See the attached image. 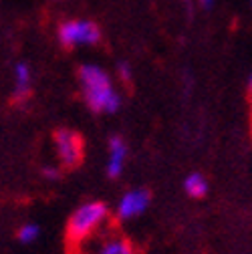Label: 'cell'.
I'll list each match as a JSON object with an SVG mask.
<instances>
[{
  "instance_id": "1",
  "label": "cell",
  "mask_w": 252,
  "mask_h": 254,
  "mask_svg": "<svg viewBox=\"0 0 252 254\" xmlns=\"http://www.w3.org/2000/svg\"><path fill=\"white\" fill-rule=\"evenodd\" d=\"M81 93L87 107L95 113H115L121 107V97L113 91L109 75L97 65H81L79 67Z\"/></svg>"
},
{
  "instance_id": "3",
  "label": "cell",
  "mask_w": 252,
  "mask_h": 254,
  "mask_svg": "<svg viewBox=\"0 0 252 254\" xmlns=\"http://www.w3.org/2000/svg\"><path fill=\"white\" fill-rule=\"evenodd\" d=\"M59 41L65 49L79 45H97L101 41V28L83 18H71L59 24Z\"/></svg>"
},
{
  "instance_id": "6",
  "label": "cell",
  "mask_w": 252,
  "mask_h": 254,
  "mask_svg": "<svg viewBox=\"0 0 252 254\" xmlns=\"http://www.w3.org/2000/svg\"><path fill=\"white\" fill-rule=\"evenodd\" d=\"M149 200H151V194L147 192V190H133V192H127L119 202L117 218L119 220H129V218L139 216L149 206Z\"/></svg>"
},
{
  "instance_id": "2",
  "label": "cell",
  "mask_w": 252,
  "mask_h": 254,
  "mask_svg": "<svg viewBox=\"0 0 252 254\" xmlns=\"http://www.w3.org/2000/svg\"><path fill=\"white\" fill-rule=\"evenodd\" d=\"M109 218V208L103 202H89L75 210L67 222V252L77 254L93 236L103 230Z\"/></svg>"
},
{
  "instance_id": "4",
  "label": "cell",
  "mask_w": 252,
  "mask_h": 254,
  "mask_svg": "<svg viewBox=\"0 0 252 254\" xmlns=\"http://www.w3.org/2000/svg\"><path fill=\"white\" fill-rule=\"evenodd\" d=\"M53 143L61 160V166L65 170H77L83 164L85 143H83L81 133L73 129H57L53 133Z\"/></svg>"
},
{
  "instance_id": "8",
  "label": "cell",
  "mask_w": 252,
  "mask_h": 254,
  "mask_svg": "<svg viewBox=\"0 0 252 254\" xmlns=\"http://www.w3.org/2000/svg\"><path fill=\"white\" fill-rule=\"evenodd\" d=\"M109 151H111V160L107 164V174H109V178H117L123 170L125 155H127V145H125L123 137L111 135L109 137Z\"/></svg>"
},
{
  "instance_id": "5",
  "label": "cell",
  "mask_w": 252,
  "mask_h": 254,
  "mask_svg": "<svg viewBox=\"0 0 252 254\" xmlns=\"http://www.w3.org/2000/svg\"><path fill=\"white\" fill-rule=\"evenodd\" d=\"M77 254H137L127 236H121L115 228H105L93 236Z\"/></svg>"
},
{
  "instance_id": "13",
  "label": "cell",
  "mask_w": 252,
  "mask_h": 254,
  "mask_svg": "<svg viewBox=\"0 0 252 254\" xmlns=\"http://www.w3.org/2000/svg\"><path fill=\"white\" fill-rule=\"evenodd\" d=\"M214 2H216V0H200V4H202L204 8H212V6H214Z\"/></svg>"
},
{
  "instance_id": "11",
  "label": "cell",
  "mask_w": 252,
  "mask_h": 254,
  "mask_svg": "<svg viewBox=\"0 0 252 254\" xmlns=\"http://www.w3.org/2000/svg\"><path fill=\"white\" fill-rule=\"evenodd\" d=\"M117 75H119V79H121L123 83H129V81H131V67H129L125 61L117 63Z\"/></svg>"
},
{
  "instance_id": "7",
  "label": "cell",
  "mask_w": 252,
  "mask_h": 254,
  "mask_svg": "<svg viewBox=\"0 0 252 254\" xmlns=\"http://www.w3.org/2000/svg\"><path fill=\"white\" fill-rule=\"evenodd\" d=\"M14 77H16V83H14V93H12L10 103L14 107H20L30 97V67L26 65V63H16L14 65Z\"/></svg>"
},
{
  "instance_id": "14",
  "label": "cell",
  "mask_w": 252,
  "mask_h": 254,
  "mask_svg": "<svg viewBox=\"0 0 252 254\" xmlns=\"http://www.w3.org/2000/svg\"><path fill=\"white\" fill-rule=\"evenodd\" d=\"M248 97H250V107H252V77L248 81Z\"/></svg>"
},
{
  "instance_id": "10",
  "label": "cell",
  "mask_w": 252,
  "mask_h": 254,
  "mask_svg": "<svg viewBox=\"0 0 252 254\" xmlns=\"http://www.w3.org/2000/svg\"><path fill=\"white\" fill-rule=\"evenodd\" d=\"M39 232H41V230H39L37 224H24V226L18 228L16 236H18L20 242H33L35 238H39Z\"/></svg>"
},
{
  "instance_id": "12",
  "label": "cell",
  "mask_w": 252,
  "mask_h": 254,
  "mask_svg": "<svg viewBox=\"0 0 252 254\" xmlns=\"http://www.w3.org/2000/svg\"><path fill=\"white\" fill-rule=\"evenodd\" d=\"M43 174H45V178H49V180H57V178H61V170H57V168H45Z\"/></svg>"
},
{
  "instance_id": "9",
  "label": "cell",
  "mask_w": 252,
  "mask_h": 254,
  "mask_svg": "<svg viewBox=\"0 0 252 254\" xmlns=\"http://www.w3.org/2000/svg\"><path fill=\"white\" fill-rule=\"evenodd\" d=\"M184 188H186V192L190 194L192 198H204L208 194V182L200 174L188 176L186 182H184Z\"/></svg>"
}]
</instances>
